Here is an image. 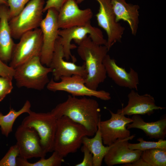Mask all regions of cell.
Masks as SVG:
<instances>
[{
	"label": "cell",
	"mask_w": 166,
	"mask_h": 166,
	"mask_svg": "<svg viewBox=\"0 0 166 166\" xmlns=\"http://www.w3.org/2000/svg\"><path fill=\"white\" fill-rule=\"evenodd\" d=\"M51 112L57 119L65 116L82 125L91 136L95 134L101 121L98 102L85 97L78 98L69 95L65 101L58 104Z\"/></svg>",
	"instance_id": "cell-1"
},
{
	"label": "cell",
	"mask_w": 166,
	"mask_h": 166,
	"mask_svg": "<svg viewBox=\"0 0 166 166\" xmlns=\"http://www.w3.org/2000/svg\"><path fill=\"white\" fill-rule=\"evenodd\" d=\"M76 43L78 45V54L84 61L87 72L85 84L89 88L97 90L107 77L103 61L109 50L105 45L94 42L89 36Z\"/></svg>",
	"instance_id": "cell-2"
},
{
	"label": "cell",
	"mask_w": 166,
	"mask_h": 166,
	"mask_svg": "<svg viewBox=\"0 0 166 166\" xmlns=\"http://www.w3.org/2000/svg\"><path fill=\"white\" fill-rule=\"evenodd\" d=\"M85 136H91L85 127L66 116H62L57 119L53 151L63 157L76 152Z\"/></svg>",
	"instance_id": "cell-3"
},
{
	"label": "cell",
	"mask_w": 166,
	"mask_h": 166,
	"mask_svg": "<svg viewBox=\"0 0 166 166\" xmlns=\"http://www.w3.org/2000/svg\"><path fill=\"white\" fill-rule=\"evenodd\" d=\"M40 57H35L14 69L13 78L19 88L24 87L38 90L43 89L49 80L52 73L49 67L44 66Z\"/></svg>",
	"instance_id": "cell-4"
},
{
	"label": "cell",
	"mask_w": 166,
	"mask_h": 166,
	"mask_svg": "<svg viewBox=\"0 0 166 166\" xmlns=\"http://www.w3.org/2000/svg\"><path fill=\"white\" fill-rule=\"evenodd\" d=\"M45 5L44 0H31L17 15L9 20L13 38L19 39L26 33L39 27Z\"/></svg>",
	"instance_id": "cell-5"
},
{
	"label": "cell",
	"mask_w": 166,
	"mask_h": 166,
	"mask_svg": "<svg viewBox=\"0 0 166 166\" xmlns=\"http://www.w3.org/2000/svg\"><path fill=\"white\" fill-rule=\"evenodd\" d=\"M58 34L60 42L63 47L64 58L67 61L71 58L74 62L76 59L72 54L71 51L77 47L75 44L71 43L73 40L76 43L89 36L94 42L98 44L106 45L107 43L101 30L93 26L90 22L83 26L59 29Z\"/></svg>",
	"instance_id": "cell-6"
},
{
	"label": "cell",
	"mask_w": 166,
	"mask_h": 166,
	"mask_svg": "<svg viewBox=\"0 0 166 166\" xmlns=\"http://www.w3.org/2000/svg\"><path fill=\"white\" fill-rule=\"evenodd\" d=\"M23 119L21 125L36 131L46 153L53 152L57 119L51 112L36 113L31 111Z\"/></svg>",
	"instance_id": "cell-7"
},
{
	"label": "cell",
	"mask_w": 166,
	"mask_h": 166,
	"mask_svg": "<svg viewBox=\"0 0 166 166\" xmlns=\"http://www.w3.org/2000/svg\"><path fill=\"white\" fill-rule=\"evenodd\" d=\"M15 44L11 58L10 66L15 69L36 56H40L42 45L41 30L38 28L26 33Z\"/></svg>",
	"instance_id": "cell-8"
},
{
	"label": "cell",
	"mask_w": 166,
	"mask_h": 166,
	"mask_svg": "<svg viewBox=\"0 0 166 166\" xmlns=\"http://www.w3.org/2000/svg\"><path fill=\"white\" fill-rule=\"evenodd\" d=\"M59 82L52 78L47 84V88L49 91H64L75 97H94L104 101L111 99L110 93L103 90L91 89L85 84V78L77 75L61 77Z\"/></svg>",
	"instance_id": "cell-9"
},
{
	"label": "cell",
	"mask_w": 166,
	"mask_h": 166,
	"mask_svg": "<svg viewBox=\"0 0 166 166\" xmlns=\"http://www.w3.org/2000/svg\"><path fill=\"white\" fill-rule=\"evenodd\" d=\"M84 0H76L78 4ZM99 8L96 14L98 26L105 31L107 37L106 46L109 50L116 43L121 42L125 29L119 22H116L111 0H96Z\"/></svg>",
	"instance_id": "cell-10"
},
{
	"label": "cell",
	"mask_w": 166,
	"mask_h": 166,
	"mask_svg": "<svg viewBox=\"0 0 166 166\" xmlns=\"http://www.w3.org/2000/svg\"><path fill=\"white\" fill-rule=\"evenodd\" d=\"M45 17L40 25L42 36V45L40 56L41 63L49 67L55 49L59 30L57 23L58 12L51 8L47 10Z\"/></svg>",
	"instance_id": "cell-11"
},
{
	"label": "cell",
	"mask_w": 166,
	"mask_h": 166,
	"mask_svg": "<svg viewBox=\"0 0 166 166\" xmlns=\"http://www.w3.org/2000/svg\"><path fill=\"white\" fill-rule=\"evenodd\" d=\"M109 110L111 115L110 118L105 121H101L98 126L104 144L109 146L119 140L123 139L131 136L127 125L132 120L131 118L127 117L125 115Z\"/></svg>",
	"instance_id": "cell-12"
},
{
	"label": "cell",
	"mask_w": 166,
	"mask_h": 166,
	"mask_svg": "<svg viewBox=\"0 0 166 166\" xmlns=\"http://www.w3.org/2000/svg\"><path fill=\"white\" fill-rule=\"evenodd\" d=\"M20 152V157L28 159L45 157L46 153L43 148L40 137L33 128L22 125L18 126L15 134Z\"/></svg>",
	"instance_id": "cell-13"
},
{
	"label": "cell",
	"mask_w": 166,
	"mask_h": 166,
	"mask_svg": "<svg viewBox=\"0 0 166 166\" xmlns=\"http://www.w3.org/2000/svg\"><path fill=\"white\" fill-rule=\"evenodd\" d=\"M76 0H68L62 6L57 16L59 29L84 25L90 20L93 13L89 8L80 9Z\"/></svg>",
	"instance_id": "cell-14"
},
{
	"label": "cell",
	"mask_w": 166,
	"mask_h": 166,
	"mask_svg": "<svg viewBox=\"0 0 166 166\" xmlns=\"http://www.w3.org/2000/svg\"><path fill=\"white\" fill-rule=\"evenodd\" d=\"M58 36L56 42L54 51L49 67L52 69L53 79L56 81L60 80L62 77L73 75H80L85 79L87 76L85 63L81 65H76L64 59V54L63 47L61 44Z\"/></svg>",
	"instance_id": "cell-15"
},
{
	"label": "cell",
	"mask_w": 166,
	"mask_h": 166,
	"mask_svg": "<svg viewBox=\"0 0 166 166\" xmlns=\"http://www.w3.org/2000/svg\"><path fill=\"white\" fill-rule=\"evenodd\" d=\"M135 137L134 135L122 140H119L111 145L104 158L108 166L132 162L140 158L142 151L132 150L128 146V142Z\"/></svg>",
	"instance_id": "cell-16"
},
{
	"label": "cell",
	"mask_w": 166,
	"mask_h": 166,
	"mask_svg": "<svg viewBox=\"0 0 166 166\" xmlns=\"http://www.w3.org/2000/svg\"><path fill=\"white\" fill-rule=\"evenodd\" d=\"M128 104L124 107L118 109L117 113L124 115H150L154 111L165 108L157 106L153 97L148 94L139 95L132 89L128 95Z\"/></svg>",
	"instance_id": "cell-17"
},
{
	"label": "cell",
	"mask_w": 166,
	"mask_h": 166,
	"mask_svg": "<svg viewBox=\"0 0 166 166\" xmlns=\"http://www.w3.org/2000/svg\"><path fill=\"white\" fill-rule=\"evenodd\" d=\"M103 63L107 74L118 85L137 90L139 84L138 73L130 68L129 72L124 68L119 66L116 61L107 54L104 58Z\"/></svg>",
	"instance_id": "cell-18"
},
{
	"label": "cell",
	"mask_w": 166,
	"mask_h": 166,
	"mask_svg": "<svg viewBox=\"0 0 166 166\" xmlns=\"http://www.w3.org/2000/svg\"><path fill=\"white\" fill-rule=\"evenodd\" d=\"M8 5L0 4V58L4 62L10 61L15 44L9 25Z\"/></svg>",
	"instance_id": "cell-19"
},
{
	"label": "cell",
	"mask_w": 166,
	"mask_h": 166,
	"mask_svg": "<svg viewBox=\"0 0 166 166\" xmlns=\"http://www.w3.org/2000/svg\"><path fill=\"white\" fill-rule=\"evenodd\" d=\"M111 2L116 22L123 20L126 22L132 34L136 36L139 22V6L128 3L126 0H111Z\"/></svg>",
	"instance_id": "cell-20"
},
{
	"label": "cell",
	"mask_w": 166,
	"mask_h": 166,
	"mask_svg": "<svg viewBox=\"0 0 166 166\" xmlns=\"http://www.w3.org/2000/svg\"><path fill=\"white\" fill-rule=\"evenodd\" d=\"M132 121L127 125V128H138L143 130L150 139H164L166 135V118L163 117L153 122H146L140 115H133Z\"/></svg>",
	"instance_id": "cell-21"
},
{
	"label": "cell",
	"mask_w": 166,
	"mask_h": 166,
	"mask_svg": "<svg viewBox=\"0 0 166 166\" xmlns=\"http://www.w3.org/2000/svg\"><path fill=\"white\" fill-rule=\"evenodd\" d=\"M84 136L82 144L85 146L92 153L93 158V166H101L105 156L111 146L104 145L100 128L98 129L94 136L92 138Z\"/></svg>",
	"instance_id": "cell-22"
},
{
	"label": "cell",
	"mask_w": 166,
	"mask_h": 166,
	"mask_svg": "<svg viewBox=\"0 0 166 166\" xmlns=\"http://www.w3.org/2000/svg\"><path fill=\"white\" fill-rule=\"evenodd\" d=\"M31 107L30 102L27 100L22 108L18 111L11 109L6 115H3L0 113V127L2 133L8 137L12 131L13 125L16 119L23 113H29L31 111Z\"/></svg>",
	"instance_id": "cell-23"
},
{
	"label": "cell",
	"mask_w": 166,
	"mask_h": 166,
	"mask_svg": "<svg viewBox=\"0 0 166 166\" xmlns=\"http://www.w3.org/2000/svg\"><path fill=\"white\" fill-rule=\"evenodd\" d=\"M52 155L47 159L41 158L38 161L34 163L29 162L27 159L20 156L17 159V166H59L64 162V157L57 152L53 151Z\"/></svg>",
	"instance_id": "cell-24"
},
{
	"label": "cell",
	"mask_w": 166,
	"mask_h": 166,
	"mask_svg": "<svg viewBox=\"0 0 166 166\" xmlns=\"http://www.w3.org/2000/svg\"><path fill=\"white\" fill-rule=\"evenodd\" d=\"M140 158L150 166H166V150L152 148L142 151Z\"/></svg>",
	"instance_id": "cell-25"
},
{
	"label": "cell",
	"mask_w": 166,
	"mask_h": 166,
	"mask_svg": "<svg viewBox=\"0 0 166 166\" xmlns=\"http://www.w3.org/2000/svg\"><path fill=\"white\" fill-rule=\"evenodd\" d=\"M139 142L136 144L128 143L129 148L132 150H138L143 151L152 148H160L166 150V140L159 139L157 141H149L144 140L142 137L137 139Z\"/></svg>",
	"instance_id": "cell-26"
},
{
	"label": "cell",
	"mask_w": 166,
	"mask_h": 166,
	"mask_svg": "<svg viewBox=\"0 0 166 166\" xmlns=\"http://www.w3.org/2000/svg\"><path fill=\"white\" fill-rule=\"evenodd\" d=\"M19 155V150L17 144L12 146L0 160V166H17V159Z\"/></svg>",
	"instance_id": "cell-27"
},
{
	"label": "cell",
	"mask_w": 166,
	"mask_h": 166,
	"mask_svg": "<svg viewBox=\"0 0 166 166\" xmlns=\"http://www.w3.org/2000/svg\"><path fill=\"white\" fill-rule=\"evenodd\" d=\"M9 20L17 15L31 0H7Z\"/></svg>",
	"instance_id": "cell-28"
},
{
	"label": "cell",
	"mask_w": 166,
	"mask_h": 166,
	"mask_svg": "<svg viewBox=\"0 0 166 166\" xmlns=\"http://www.w3.org/2000/svg\"><path fill=\"white\" fill-rule=\"evenodd\" d=\"M12 80L8 78L0 77V94L4 98L11 93L13 89Z\"/></svg>",
	"instance_id": "cell-29"
},
{
	"label": "cell",
	"mask_w": 166,
	"mask_h": 166,
	"mask_svg": "<svg viewBox=\"0 0 166 166\" xmlns=\"http://www.w3.org/2000/svg\"><path fill=\"white\" fill-rule=\"evenodd\" d=\"M81 150L84 153V158L80 163L75 165V166H93V158L92 153L84 145L81 148Z\"/></svg>",
	"instance_id": "cell-30"
},
{
	"label": "cell",
	"mask_w": 166,
	"mask_h": 166,
	"mask_svg": "<svg viewBox=\"0 0 166 166\" xmlns=\"http://www.w3.org/2000/svg\"><path fill=\"white\" fill-rule=\"evenodd\" d=\"M14 69L6 65L0 58V76L12 79Z\"/></svg>",
	"instance_id": "cell-31"
},
{
	"label": "cell",
	"mask_w": 166,
	"mask_h": 166,
	"mask_svg": "<svg viewBox=\"0 0 166 166\" xmlns=\"http://www.w3.org/2000/svg\"><path fill=\"white\" fill-rule=\"evenodd\" d=\"M68 0H47L45 5L43 12L49 9L53 8L59 11L63 5Z\"/></svg>",
	"instance_id": "cell-32"
},
{
	"label": "cell",
	"mask_w": 166,
	"mask_h": 166,
	"mask_svg": "<svg viewBox=\"0 0 166 166\" xmlns=\"http://www.w3.org/2000/svg\"><path fill=\"white\" fill-rule=\"evenodd\" d=\"M124 166H150L148 163L144 161L141 158L132 162L124 164Z\"/></svg>",
	"instance_id": "cell-33"
},
{
	"label": "cell",
	"mask_w": 166,
	"mask_h": 166,
	"mask_svg": "<svg viewBox=\"0 0 166 166\" xmlns=\"http://www.w3.org/2000/svg\"><path fill=\"white\" fill-rule=\"evenodd\" d=\"M0 4H4L8 5L7 0H0Z\"/></svg>",
	"instance_id": "cell-34"
},
{
	"label": "cell",
	"mask_w": 166,
	"mask_h": 166,
	"mask_svg": "<svg viewBox=\"0 0 166 166\" xmlns=\"http://www.w3.org/2000/svg\"><path fill=\"white\" fill-rule=\"evenodd\" d=\"M4 98L0 94V102L2 101Z\"/></svg>",
	"instance_id": "cell-35"
}]
</instances>
